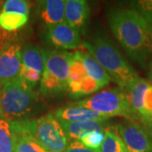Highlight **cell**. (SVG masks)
I'll list each match as a JSON object with an SVG mask.
<instances>
[{"instance_id":"ac0fdd59","label":"cell","mask_w":152,"mask_h":152,"mask_svg":"<svg viewBox=\"0 0 152 152\" xmlns=\"http://www.w3.org/2000/svg\"><path fill=\"white\" fill-rule=\"evenodd\" d=\"M16 142L11 122L0 118V152H15Z\"/></svg>"},{"instance_id":"8fae6325","label":"cell","mask_w":152,"mask_h":152,"mask_svg":"<svg viewBox=\"0 0 152 152\" xmlns=\"http://www.w3.org/2000/svg\"><path fill=\"white\" fill-rule=\"evenodd\" d=\"M90 18V6L85 0L65 1V21L80 34L86 32Z\"/></svg>"},{"instance_id":"ffe728a7","label":"cell","mask_w":152,"mask_h":152,"mask_svg":"<svg viewBox=\"0 0 152 152\" xmlns=\"http://www.w3.org/2000/svg\"><path fill=\"white\" fill-rule=\"evenodd\" d=\"M124 142L118 134L110 129H105V140L99 152H126Z\"/></svg>"},{"instance_id":"52a82bcc","label":"cell","mask_w":152,"mask_h":152,"mask_svg":"<svg viewBox=\"0 0 152 152\" xmlns=\"http://www.w3.org/2000/svg\"><path fill=\"white\" fill-rule=\"evenodd\" d=\"M116 133L127 152H152V136L138 120L129 119L118 125Z\"/></svg>"},{"instance_id":"2e32d148","label":"cell","mask_w":152,"mask_h":152,"mask_svg":"<svg viewBox=\"0 0 152 152\" xmlns=\"http://www.w3.org/2000/svg\"><path fill=\"white\" fill-rule=\"evenodd\" d=\"M150 83L141 78H139L134 82L130 87L128 89V97L129 102L131 111L134 114L135 120H138L141 116L144 115V100L145 95Z\"/></svg>"},{"instance_id":"5bb4252c","label":"cell","mask_w":152,"mask_h":152,"mask_svg":"<svg viewBox=\"0 0 152 152\" xmlns=\"http://www.w3.org/2000/svg\"><path fill=\"white\" fill-rule=\"evenodd\" d=\"M68 138L72 141L80 140L82 136L91 132L105 131V122H65L58 120Z\"/></svg>"},{"instance_id":"9c48e42d","label":"cell","mask_w":152,"mask_h":152,"mask_svg":"<svg viewBox=\"0 0 152 152\" xmlns=\"http://www.w3.org/2000/svg\"><path fill=\"white\" fill-rule=\"evenodd\" d=\"M21 46L13 43L0 51V90L7 83L20 77Z\"/></svg>"},{"instance_id":"4fadbf2b","label":"cell","mask_w":152,"mask_h":152,"mask_svg":"<svg viewBox=\"0 0 152 152\" xmlns=\"http://www.w3.org/2000/svg\"><path fill=\"white\" fill-rule=\"evenodd\" d=\"M39 16L47 27L65 21V1L45 0L38 3Z\"/></svg>"},{"instance_id":"d4e9b609","label":"cell","mask_w":152,"mask_h":152,"mask_svg":"<svg viewBox=\"0 0 152 152\" xmlns=\"http://www.w3.org/2000/svg\"><path fill=\"white\" fill-rule=\"evenodd\" d=\"M64 152H99V151L90 149L84 145L80 140L70 142L66 148Z\"/></svg>"},{"instance_id":"8992f818","label":"cell","mask_w":152,"mask_h":152,"mask_svg":"<svg viewBox=\"0 0 152 152\" xmlns=\"http://www.w3.org/2000/svg\"><path fill=\"white\" fill-rule=\"evenodd\" d=\"M73 105L92 110L107 118L119 116L135 120L131 111L128 94L119 89L106 90Z\"/></svg>"},{"instance_id":"83f0119b","label":"cell","mask_w":152,"mask_h":152,"mask_svg":"<svg viewBox=\"0 0 152 152\" xmlns=\"http://www.w3.org/2000/svg\"><path fill=\"white\" fill-rule=\"evenodd\" d=\"M2 3H3V2H1V1H0V11H1V7L3 6V4H2Z\"/></svg>"},{"instance_id":"30bf717a","label":"cell","mask_w":152,"mask_h":152,"mask_svg":"<svg viewBox=\"0 0 152 152\" xmlns=\"http://www.w3.org/2000/svg\"><path fill=\"white\" fill-rule=\"evenodd\" d=\"M48 28V39L56 48L74 50L80 46V33L66 21Z\"/></svg>"},{"instance_id":"277c9868","label":"cell","mask_w":152,"mask_h":152,"mask_svg":"<svg viewBox=\"0 0 152 152\" xmlns=\"http://www.w3.org/2000/svg\"><path fill=\"white\" fill-rule=\"evenodd\" d=\"M15 133L26 134L33 137L49 152H64L68 138L58 118L47 114L38 119L11 122Z\"/></svg>"},{"instance_id":"e0dca14e","label":"cell","mask_w":152,"mask_h":152,"mask_svg":"<svg viewBox=\"0 0 152 152\" xmlns=\"http://www.w3.org/2000/svg\"><path fill=\"white\" fill-rule=\"evenodd\" d=\"M75 53L85 66L87 74L97 84L100 89L108 85L111 81L110 76L91 55L85 52H75Z\"/></svg>"},{"instance_id":"f546056e","label":"cell","mask_w":152,"mask_h":152,"mask_svg":"<svg viewBox=\"0 0 152 152\" xmlns=\"http://www.w3.org/2000/svg\"><path fill=\"white\" fill-rule=\"evenodd\" d=\"M126 152H127V151H126Z\"/></svg>"},{"instance_id":"7a4b0ae2","label":"cell","mask_w":152,"mask_h":152,"mask_svg":"<svg viewBox=\"0 0 152 152\" xmlns=\"http://www.w3.org/2000/svg\"><path fill=\"white\" fill-rule=\"evenodd\" d=\"M83 46L108 74L111 80L122 89L128 91L131 85L140 78L134 69L107 37L99 36L91 42H84Z\"/></svg>"},{"instance_id":"9a60e30c","label":"cell","mask_w":152,"mask_h":152,"mask_svg":"<svg viewBox=\"0 0 152 152\" xmlns=\"http://www.w3.org/2000/svg\"><path fill=\"white\" fill-rule=\"evenodd\" d=\"M48 51L37 46L26 44L21 48V65L42 75Z\"/></svg>"},{"instance_id":"6da1fadb","label":"cell","mask_w":152,"mask_h":152,"mask_svg":"<svg viewBox=\"0 0 152 152\" xmlns=\"http://www.w3.org/2000/svg\"><path fill=\"white\" fill-rule=\"evenodd\" d=\"M108 22L114 37L134 62L145 66L152 55L151 29L134 10H113Z\"/></svg>"},{"instance_id":"44dd1931","label":"cell","mask_w":152,"mask_h":152,"mask_svg":"<svg viewBox=\"0 0 152 152\" xmlns=\"http://www.w3.org/2000/svg\"><path fill=\"white\" fill-rule=\"evenodd\" d=\"M15 134L17 140L15 152H49L31 135L18 133Z\"/></svg>"},{"instance_id":"ba28073f","label":"cell","mask_w":152,"mask_h":152,"mask_svg":"<svg viewBox=\"0 0 152 152\" xmlns=\"http://www.w3.org/2000/svg\"><path fill=\"white\" fill-rule=\"evenodd\" d=\"M100 88L97 84L87 74L85 66L81 60L74 53V57L71 63L68 91L71 97L79 98L97 91Z\"/></svg>"},{"instance_id":"7402d4cb","label":"cell","mask_w":152,"mask_h":152,"mask_svg":"<svg viewBox=\"0 0 152 152\" xmlns=\"http://www.w3.org/2000/svg\"><path fill=\"white\" fill-rule=\"evenodd\" d=\"M105 140V131L91 132L82 136L80 141L90 149L99 151Z\"/></svg>"},{"instance_id":"7c38bea8","label":"cell","mask_w":152,"mask_h":152,"mask_svg":"<svg viewBox=\"0 0 152 152\" xmlns=\"http://www.w3.org/2000/svg\"><path fill=\"white\" fill-rule=\"evenodd\" d=\"M55 117L58 120L65 122H106L110 118L92 110L73 104L58 109L55 113Z\"/></svg>"},{"instance_id":"484cf974","label":"cell","mask_w":152,"mask_h":152,"mask_svg":"<svg viewBox=\"0 0 152 152\" xmlns=\"http://www.w3.org/2000/svg\"><path fill=\"white\" fill-rule=\"evenodd\" d=\"M144 110H145V113L143 116L152 113V85H150V86L148 87L145 95Z\"/></svg>"},{"instance_id":"d6986e66","label":"cell","mask_w":152,"mask_h":152,"mask_svg":"<svg viewBox=\"0 0 152 152\" xmlns=\"http://www.w3.org/2000/svg\"><path fill=\"white\" fill-rule=\"evenodd\" d=\"M28 21V16L15 12L0 13V27L7 31H14L24 26Z\"/></svg>"},{"instance_id":"4316f807","label":"cell","mask_w":152,"mask_h":152,"mask_svg":"<svg viewBox=\"0 0 152 152\" xmlns=\"http://www.w3.org/2000/svg\"><path fill=\"white\" fill-rule=\"evenodd\" d=\"M138 121H140L142 124L145 127V129L150 133V134L152 136V113L145 116H142L138 119Z\"/></svg>"},{"instance_id":"603a6c76","label":"cell","mask_w":152,"mask_h":152,"mask_svg":"<svg viewBox=\"0 0 152 152\" xmlns=\"http://www.w3.org/2000/svg\"><path fill=\"white\" fill-rule=\"evenodd\" d=\"M30 5L25 0H7L2 6V12H15L28 16Z\"/></svg>"},{"instance_id":"f1b7e54d","label":"cell","mask_w":152,"mask_h":152,"mask_svg":"<svg viewBox=\"0 0 152 152\" xmlns=\"http://www.w3.org/2000/svg\"><path fill=\"white\" fill-rule=\"evenodd\" d=\"M151 32H152V28H151ZM151 65H152V63H151Z\"/></svg>"},{"instance_id":"3957f363","label":"cell","mask_w":152,"mask_h":152,"mask_svg":"<svg viewBox=\"0 0 152 152\" xmlns=\"http://www.w3.org/2000/svg\"><path fill=\"white\" fill-rule=\"evenodd\" d=\"M37 99L33 86L21 78L7 83L0 90V118L10 122L27 120Z\"/></svg>"},{"instance_id":"cb8c5ba5","label":"cell","mask_w":152,"mask_h":152,"mask_svg":"<svg viewBox=\"0 0 152 152\" xmlns=\"http://www.w3.org/2000/svg\"><path fill=\"white\" fill-rule=\"evenodd\" d=\"M132 6L134 10L138 12L145 21L148 23L151 29L152 28V0H140L133 2Z\"/></svg>"},{"instance_id":"5b68a950","label":"cell","mask_w":152,"mask_h":152,"mask_svg":"<svg viewBox=\"0 0 152 152\" xmlns=\"http://www.w3.org/2000/svg\"><path fill=\"white\" fill-rule=\"evenodd\" d=\"M74 53L48 51L47 60L41 79L40 91L43 96L68 91V82Z\"/></svg>"}]
</instances>
